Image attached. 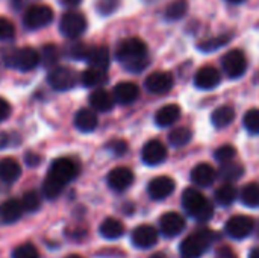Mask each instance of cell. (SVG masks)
<instances>
[{
  "label": "cell",
  "instance_id": "cell-54",
  "mask_svg": "<svg viewBox=\"0 0 259 258\" xmlns=\"http://www.w3.org/2000/svg\"><path fill=\"white\" fill-rule=\"evenodd\" d=\"M65 258H82L80 255H68V257H65Z\"/></svg>",
  "mask_w": 259,
  "mask_h": 258
},
{
  "label": "cell",
  "instance_id": "cell-40",
  "mask_svg": "<svg viewBox=\"0 0 259 258\" xmlns=\"http://www.w3.org/2000/svg\"><path fill=\"white\" fill-rule=\"evenodd\" d=\"M12 258H39V252L36 246H33L32 243H24L15 248Z\"/></svg>",
  "mask_w": 259,
  "mask_h": 258
},
{
  "label": "cell",
  "instance_id": "cell-4",
  "mask_svg": "<svg viewBox=\"0 0 259 258\" xmlns=\"http://www.w3.org/2000/svg\"><path fill=\"white\" fill-rule=\"evenodd\" d=\"M41 62V55L33 47L14 49L5 53V64L20 71H30Z\"/></svg>",
  "mask_w": 259,
  "mask_h": 258
},
{
  "label": "cell",
  "instance_id": "cell-8",
  "mask_svg": "<svg viewBox=\"0 0 259 258\" xmlns=\"http://www.w3.org/2000/svg\"><path fill=\"white\" fill-rule=\"evenodd\" d=\"M222 65H223L225 73L231 79H235V78H241L244 75V71L247 70V59L241 50L235 49V50H229L223 56Z\"/></svg>",
  "mask_w": 259,
  "mask_h": 258
},
{
  "label": "cell",
  "instance_id": "cell-37",
  "mask_svg": "<svg viewBox=\"0 0 259 258\" xmlns=\"http://www.w3.org/2000/svg\"><path fill=\"white\" fill-rule=\"evenodd\" d=\"M244 128L250 134H259V109H250L244 116Z\"/></svg>",
  "mask_w": 259,
  "mask_h": 258
},
{
  "label": "cell",
  "instance_id": "cell-34",
  "mask_svg": "<svg viewBox=\"0 0 259 258\" xmlns=\"http://www.w3.org/2000/svg\"><path fill=\"white\" fill-rule=\"evenodd\" d=\"M64 187H65L64 184H61L59 181H56V179H53L52 176L47 175L44 182H42V195L47 199H56L62 193Z\"/></svg>",
  "mask_w": 259,
  "mask_h": 258
},
{
  "label": "cell",
  "instance_id": "cell-17",
  "mask_svg": "<svg viewBox=\"0 0 259 258\" xmlns=\"http://www.w3.org/2000/svg\"><path fill=\"white\" fill-rule=\"evenodd\" d=\"M134 182V172L127 167H115L108 175V186L114 192H124Z\"/></svg>",
  "mask_w": 259,
  "mask_h": 258
},
{
  "label": "cell",
  "instance_id": "cell-31",
  "mask_svg": "<svg viewBox=\"0 0 259 258\" xmlns=\"http://www.w3.org/2000/svg\"><path fill=\"white\" fill-rule=\"evenodd\" d=\"M241 202L249 207V208H259V184L258 182H250L241 189L240 193Z\"/></svg>",
  "mask_w": 259,
  "mask_h": 258
},
{
  "label": "cell",
  "instance_id": "cell-3",
  "mask_svg": "<svg viewBox=\"0 0 259 258\" xmlns=\"http://www.w3.org/2000/svg\"><path fill=\"white\" fill-rule=\"evenodd\" d=\"M215 234L211 230H199L190 234L181 243V257L182 258H200L214 243Z\"/></svg>",
  "mask_w": 259,
  "mask_h": 258
},
{
  "label": "cell",
  "instance_id": "cell-9",
  "mask_svg": "<svg viewBox=\"0 0 259 258\" xmlns=\"http://www.w3.org/2000/svg\"><path fill=\"white\" fill-rule=\"evenodd\" d=\"M49 84L53 90L58 91H67L76 87L77 84V75L74 70L67 67H56L49 73Z\"/></svg>",
  "mask_w": 259,
  "mask_h": 258
},
{
  "label": "cell",
  "instance_id": "cell-46",
  "mask_svg": "<svg viewBox=\"0 0 259 258\" xmlns=\"http://www.w3.org/2000/svg\"><path fill=\"white\" fill-rule=\"evenodd\" d=\"M217 258H237V255L232 252V249L229 248H222L217 251Z\"/></svg>",
  "mask_w": 259,
  "mask_h": 258
},
{
  "label": "cell",
  "instance_id": "cell-49",
  "mask_svg": "<svg viewBox=\"0 0 259 258\" xmlns=\"http://www.w3.org/2000/svg\"><path fill=\"white\" fill-rule=\"evenodd\" d=\"M9 143V138L5 132H0V149H3Z\"/></svg>",
  "mask_w": 259,
  "mask_h": 258
},
{
  "label": "cell",
  "instance_id": "cell-6",
  "mask_svg": "<svg viewBox=\"0 0 259 258\" xmlns=\"http://www.w3.org/2000/svg\"><path fill=\"white\" fill-rule=\"evenodd\" d=\"M87 18L83 14L76 11H68L61 17L59 29L61 33L67 38H77L87 30Z\"/></svg>",
  "mask_w": 259,
  "mask_h": 258
},
{
  "label": "cell",
  "instance_id": "cell-53",
  "mask_svg": "<svg viewBox=\"0 0 259 258\" xmlns=\"http://www.w3.org/2000/svg\"><path fill=\"white\" fill-rule=\"evenodd\" d=\"M150 258H165V255H162V254H155V255H152Z\"/></svg>",
  "mask_w": 259,
  "mask_h": 258
},
{
  "label": "cell",
  "instance_id": "cell-29",
  "mask_svg": "<svg viewBox=\"0 0 259 258\" xmlns=\"http://www.w3.org/2000/svg\"><path fill=\"white\" fill-rule=\"evenodd\" d=\"M237 196H238V192L232 182H225L215 190V195H214L215 202L223 207H229L237 199Z\"/></svg>",
  "mask_w": 259,
  "mask_h": 258
},
{
  "label": "cell",
  "instance_id": "cell-50",
  "mask_svg": "<svg viewBox=\"0 0 259 258\" xmlns=\"http://www.w3.org/2000/svg\"><path fill=\"white\" fill-rule=\"evenodd\" d=\"M61 2H62L65 6H71V8H73V6H77L82 0H61Z\"/></svg>",
  "mask_w": 259,
  "mask_h": 258
},
{
  "label": "cell",
  "instance_id": "cell-5",
  "mask_svg": "<svg viewBox=\"0 0 259 258\" xmlns=\"http://www.w3.org/2000/svg\"><path fill=\"white\" fill-rule=\"evenodd\" d=\"M52 21H53V9L41 3L30 5L23 15V24L30 30L42 29Z\"/></svg>",
  "mask_w": 259,
  "mask_h": 258
},
{
  "label": "cell",
  "instance_id": "cell-51",
  "mask_svg": "<svg viewBox=\"0 0 259 258\" xmlns=\"http://www.w3.org/2000/svg\"><path fill=\"white\" fill-rule=\"evenodd\" d=\"M249 258H259V248H253L252 252H250V255H249Z\"/></svg>",
  "mask_w": 259,
  "mask_h": 258
},
{
  "label": "cell",
  "instance_id": "cell-52",
  "mask_svg": "<svg viewBox=\"0 0 259 258\" xmlns=\"http://www.w3.org/2000/svg\"><path fill=\"white\" fill-rule=\"evenodd\" d=\"M229 3H234V5H237V3H243L244 0H228Z\"/></svg>",
  "mask_w": 259,
  "mask_h": 258
},
{
  "label": "cell",
  "instance_id": "cell-27",
  "mask_svg": "<svg viewBox=\"0 0 259 258\" xmlns=\"http://www.w3.org/2000/svg\"><path fill=\"white\" fill-rule=\"evenodd\" d=\"M234 119H235V109L231 105H223V106L215 108V111L211 116L212 125L219 129L229 126L234 122Z\"/></svg>",
  "mask_w": 259,
  "mask_h": 258
},
{
  "label": "cell",
  "instance_id": "cell-2",
  "mask_svg": "<svg viewBox=\"0 0 259 258\" xmlns=\"http://www.w3.org/2000/svg\"><path fill=\"white\" fill-rule=\"evenodd\" d=\"M182 207L197 222H208L214 216V207L206 196L197 189H187L182 193Z\"/></svg>",
  "mask_w": 259,
  "mask_h": 258
},
{
  "label": "cell",
  "instance_id": "cell-24",
  "mask_svg": "<svg viewBox=\"0 0 259 258\" xmlns=\"http://www.w3.org/2000/svg\"><path fill=\"white\" fill-rule=\"evenodd\" d=\"M23 213H24V210L21 207V202H18L17 199H8L0 205V219L5 224L17 222Z\"/></svg>",
  "mask_w": 259,
  "mask_h": 258
},
{
  "label": "cell",
  "instance_id": "cell-15",
  "mask_svg": "<svg viewBox=\"0 0 259 258\" xmlns=\"http://www.w3.org/2000/svg\"><path fill=\"white\" fill-rule=\"evenodd\" d=\"M175 181L168 176H158L149 182V196L155 201H164L175 192Z\"/></svg>",
  "mask_w": 259,
  "mask_h": 258
},
{
  "label": "cell",
  "instance_id": "cell-19",
  "mask_svg": "<svg viewBox=\"0 0 259 258\" xmlns=\"http://www.w3.org/2000/svg\"><path fill=\"white\" fill-rule=\"evenodd\" d=\"M112 96H114V99H115L117 103L129 105V103H134L138 99L140 88L134 82H120V84L115 85Z\"/></svg>",
  "mask_w": 259,
  "mask_h": 258
},
{
  "label": "cell",
  "instance_id": "cell-14",
  "mask_svg": "<svg viewBox=\"0 0 259 258\" xmlns=\"http://www.w3.org/2000/svg\"><path fill=\"white\" fill-rule=\"evenodd\" d=\"M141 158L147 166H159L167 158V148L159 140H150L143 146Z\"/></svg>",
  "mask_w": 259,
  "mask_h": 258
},
{
  "label": "cell",
  "instance_id": "cell-41",
  "mask_svg": "<svg viewBox=\"0 0 259 258\" xmlns=\"http://www.w3.org/2000/svg\"><path fill=\"white\" fill-rule=\"evenodd\" d=\"M15 35V27L14 24L6 20V18H0V41L3 40H12Z\"/></svg>",
  "mask_w": 259,
  "mask_h": 258
},
{
  "label": "cell",
  "instance_id": "cell-38",
  "mask_svg": "<svg viewBox=\"0 0 259 258\" xmlns=\"http://www.w3.org/2000/svg\"><path fill=\"white\" fill-rule=\"evenodd\" d=\"M39 55H41V62H42L46 67H52V65H55L56 61H58V49H56L53 44L44 46V47H42V52H41Z\"/></svg>",
  "mask_w": 259,
  "mask_h": 258
},
{
  "label": "cell",
  "instance_id": "cell-47",
  "mask_svg": "<svg viewBox=\"0 0 259 258\" xmlns=\"http://www.w3.org/2000/svg\"><path fill=\"white\" fill-rule=\"evenodd\" d=\"M32 2H35V0H12V6H14L17 11H21L23 8H26V6L30 5Z\"/></svg>",
  "mask_w": 259,
  "mask_h": 258
},
{
  "label": "cell",
  "instance_id": "cell-12",
  "mask_svg": "<svg viewBox=\"0 0 259 258\" xmlns=\"http://www.w3.org/2000/svg\"><path fill=\"white\" fill-rule=\"evenodd\" d=\"M132 243L140 249H150L159 240V231L152 225H140L132 231Z\"/></svg>",
  "mask_w": 259,
  "mask_h": 258
},
{
  "label": "cell",
  "instance_id": "cell-20",
  "mask_svg": "<svg viewBox=\"0 0 259 258\" xmlns=\"http://www.w3.org/2000/svg\"><path fill=\"white\" fill-rule=\"evenodd\" d=\"M115 99L111 93H108L103 88H97L96 91H93L90 94V105L93 106V109L100 111V113H108L114 108Z\"/></svg>",
  "mask_w": 259,
  "mask_h": 258
},
{
  "label": "cell",
  "instance_id": "cell-7",
  "mask_svg": "<svg viewBox=\"0 0 259 258\" xmlns=\"http://www.w3.org/2000/svg\"><path fill=\"white\" fill-rule=\"evenodd\" d=\"M79 173V166L70 160V158H58L52 163L50 166V172L49 176H52L53 179L59 181L61 184L67 186L70 181H73Z\"/></svg>",
  "mask_w": 259,
  "mask_h": 258
},
{
  "label": "cell",
  "instance_id": "cell-25",
  "mask_svg": "<svg viewBox=\"0 0 259 258\" xmlns=\"http://www.w3.org/2000/svg\"><path fill=\"white\" fill-rule=\"evenodd\" d=\"M90 67H94V68H100V70H105L109 67V61H111V56H109V49L106 46H99V47H93L88 53V58H87Z\"/></svg>",
  "mask_w": 259,
  "mask_h": 258
},
{
  "label": "cell",
  "instance_id": "cell-33",
  "mask_svg": "<svg viewBox=\"0 0 259 258\" xmlns=\"http://www.w3.org/2000/svg\"><path fill=\"white\" fill-rule=\"evenodd\" d=\"M187 11H188L187 0H173L165 9V18L167 20H179L187 14Z\"/></svg>",
  "mask_w": 259,
  "mask_h": 258
},
{
  "label": "cell",
  "instance_id": "cell-1",
  "mask_svg": "<svg viewBox=\"0 0 259 258\" xmlns=\"http://www.w3.org/2000/svg\"><path fill=\"white\" fill-rule=\"evenodd\" d=\"M115 56L126 70L134 71V73H140L149 65L147 46L143 40L137 36L123 40L117 46Z\"/></svg>",
  "mask_w": 259,
  "mask_h": 258
},
{
  "label": "cell",
  "instance_id": "cell-23",
  "mask_svg": "<svg viewBox=\"0 0 259 258\" xmlns=\"http://www.w3.org/2000/svg\"><path fill=\"white\" fill-rule=\"evenodd\" d=\"M21 175V166L14 158H3L0 160V181L6 184L15 182Z\"/></svg>",
  "mask_w": 259,
  "mask_h": 258
},
{
  "label": "cell",
  "instance_id": "cell-22",
  "mask_svg": "<svg viewBox=\"0 0 259 258\" xmlns=\"http://www.w3.org/2000/svg\"><path fill=\"white\" fill-rule=\"evenodd\" d=\"M181 117V108L176 103H168L162 108H159L155 114V122L158 126L165 128L173 123H176Z\"/></svg>",
  "mask_w": 259,
  "mask_h": 258
},
{
  "label": "cell",
  "instance_id": "cell-39",
  "mask_svg": "<svg viewBox=\"0 0 259 258\" xmlns=\"http://www.w3.org/2000/svg\"><path fill=\"white\" fill-rule=\"evenodd\" d=\"M237 155V151L234 146L231 144H225V146H220L215 152H214V158L219 161V163H228V161H232L234 157Z\"/></svg>",
  "mask_w": 259,
  "mask_h": 258
},
{
  "label": "cell",
  "instance_id": "cell-10",
  "mask_svg": "<svg viewBox=\"0 0 259 258\" xmlns=\"http://www.w3.org/2000/svg\"><path fill=\"white\" fill-rule=\"evenodd\" d=\"M226 234L235 240H243L249 237L255 230V222L249 216H234L226 222Z\"/></svg>",
  "mask_w": 259,
  "mask_h": 258
},
{
  "label": "cell",
  "instance_id": "cell-13",
  "mask_svg": "<svg viewBox=\"0 0 259 258\" xmlns=\"http://www.w3.org/2000/svg\"><path fill=\"white\" fill-rule=\"evenodd\" d=\"M173 76L167 71H153L144 81V87L152 94H165L173 88Z\"/></svg>",
  "mask_w": 259,
  "mask_h": 258
},
{
  "label": "cell",
  "instance_id": "cell-42",
  "mask_svg": "<svg viewBox=\"0 0 259 258\" xmlns=\"http://www.w3.org/2000/svg\"><path fill=\"white\" fill-rule=\"evenodd\" d=\"M90 47L82 44V43H77L74 46H71L70 49V55L74 58V59H87L88 58V53H90Z\"/></svg>",
  "mask_w": 259,
  "mask_h": 258
},
{
  "label": "cell",
  "instance_id": "cell-26",
  "mask_svg": "<svg viewBox=\"0 0 259 258\" xmlns=\"http://www.w3.org/2000/svg\"><path fill=\"white\" fill-rule=\"evenodd\" d=\"M100 234L108 240H117L124 234V225L118 219L108 217L100 225Z\"/></svg>",
  "mask_w": 259,
  "mask_h": 258
},
{
  "label": "cell",
  "instance_id": "cell-21",
  "mask_svg": "<svg viewBox=\"0 0 259 258\" xmlns=\"http://www.w3.org/2000/svg\"><path fill=\"white\" fill-rule=\"evenodd\" d=\"M99 125V119L96 111L93 109H79L74 116V126L80 132H93Z\"/></svg>",
  "mask_w": 259,
  "mask_h": 258
},
{
  "label": "cell",
  "instance_id": "cell-45",
  "mask_svg": "<svg viewBox=\"0 0 259 258\" xmlns=\"http://www.w3.org/2000/svg\"><path fill=\"white\" fill-rule=\"evenodd\" d=\"M9 116H11V105L3 97H0V122H5Z\"/></svg>",
  "mask_w": 259,
  "mask_h": 258
},
{
  "label": "cell",
  "instance_id": "cell-16",
  "mask_svg": "<svg viewBox=\"0 0 259 258\" xmlns=\"http://www.w3.org/2000/svg\"><path fill=\"white\" fill-rule=\"evenodd\" d=\"M220 81H222V75L212 65H205L199 68L194 76V85L200 90H212L220 84Z\"/></svg>",
  "mask_w": 259,
  "mask_h": 258
},
{
  "label": "cell",
  "instance_id": "cell-36",
  "mask_svg": "<svg viewBox=\"0 0 259 258\" xmlns=\"http://www.w3.org/2000/svg\"><path fill=\"white\" fill-rule=\"evenodd\" d=\"M229 40H231V35H220V36H217V38H211V40H206V41L200 43L199 47H200L203 52H214L215 49L225 46Z\"/></svg>",
  "mask_w": 259,
  "mask_h": 258
},
{
  "label": "cell",
  "instance_id": "cell-35",
  "mask_svg": "<svg viewBox=\"0 0 259 258\" xmlns=\"http://www.w3.org/2000/svg\"><path fill=\"white\" fill-rule=\"evenodd\" d=\"M21 207L24 210V213H33L36 211L39 207H41V198L36 192L30 190L27 193L23 195V199H21Z\"/></svg>",
  "mask_w": 259,
  "mask_h": 258
},
{
  "label": "cell",
  "instance_id": "cell-43",
  "mask_svg": "<svg viewBox=\"0 0 259 258\" xmlns=\"http://www.w3.org/2000/svg\"><path fill=\"white\" fill-rule=\"evenodd\" d=\"M118 6V0H100L99 5H97V9L103 14V15H108L111 12H114Z\"/></svg>",
  "mask_w": 259,
  "mask_h": 258
},
{
  "label": "cell",
  "instance_id": "cell-18",
  "mask_svg": "<svg viewBox=\"0 0 259 258\" xmlns=\"http://www.w3.org/2000/svg\"><path fill=\"white\" fill-rule=\"evenodd\" d=\"M215 179H217V172L208 163L197 164L191 170V181L197 187H209V186H212L215 182Z\"/></svg>",
  "mask_w": 259,
  "mask_h": 258
},
{
  "label": "cell",
  "instance_id": "cell-32",
  "mask_svg": "<svg viewBox=\"0 0 259 258\" xmlns=\"http://www.w3.org/2000/svg\"><path fill=\"white\" fill-rule=\"evenodd\" d=\"M191 138H193L191 129H190V128H184V126L175 128V129L170 132V135H168V141H170V144L175 146V148H182V146L188 144V143L191 141Z\"/></svg>",
  "mask_w": 259,
  "mask_h": 258
},
{
  "label": "cell",
  "instance_id": "cell-11",
  "mask_svg": "<svg viewBox=\"0 0 259 258\" xmlns=\"http://www.w3.org/2000/svg\"><path fill=\"white\" fill-rule=\"evenodd\" d=\"M185 225H187L185 217L175 211H168L159 219V231L164 237H168V239L178 237L179 234H182L185 230Z\"/></svg>",
  "mask_w": 259,
  "mask_h": 258
},
{
  "label": "cell",
  "instance_id": "cell-44",
  "mask_svg": "<svg viewBox=\"0 0 259 258\" xmlns=\"http://www.w3.org/2000/svg\"><path fill=\"white\" fill-rule=\"evenodd\" d=\"M108 149L112 151L115 155H123L126 151H127V144L121 140H114L108 144Z\"/></svg>",
  "mask_w": 259,
  "mask_h": 258
},
{
  "label": "cell",
  "instance_id": "cell-28",
  "mask_svg": "<svg viewBox=\"0 0 259 258\" xmlns=\"http://www.w3.org/2000/svg\"><path fill=\"white\" fill-rule=\"evenodd\" d=\"M243 175H244V167H243L240 163H235V161L223 163L222 167H220V170H219V176H220L225 182L238 181Z\"/></svg>",
  "mask_w": 259,
  "mask_h": 258
},
{
  "label": "cell",
  "instance_id": "cell-48",
  "mask_svg": "<svg viewBox=\"0 0 259 258\" xmlns=\"http://www.w3.org/2000/svg\"><path fill=\"white\" fill-rule=\"evenodd\" d=\"M26 163H27L30 167H33V166H36V164L39 163V158H38L36 155H30V154H29V155L26 157Z\"/></svg>",
  "mask_w": 259,
  "mask_h": 258
},
{
  "label": "cell",
  "instance_id": "cell-30",
  "mask_svg": "<svg viewBox=\"0 0 259 258\" xmlns=\"http://www.w3.org/2000/svg\"><path fill=\"white\" fill-rule=\"evenodd\" d=\"M106 81H108L106 71L105 70H100V68H94V67H90L88 70H85L80 75V82L85 87H100Z\"/></svg>",
  "mask_w": 259,
  "mask_h": 258
}]
</instances>
